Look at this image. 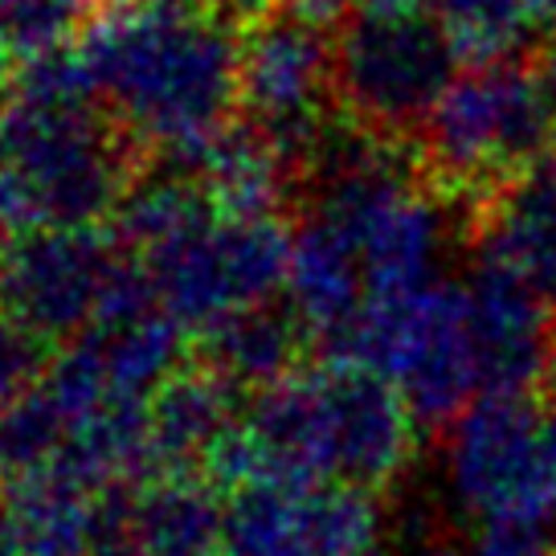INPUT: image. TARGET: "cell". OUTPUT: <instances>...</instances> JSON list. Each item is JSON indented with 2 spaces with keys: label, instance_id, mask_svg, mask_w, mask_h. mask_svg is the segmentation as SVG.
Instances as JSON below:
<instances>
[{
  "label": "cell",
  "instance_id": "6da1fadb",
  "mask_svg": "<svg viewBox=\"0 0 556 556\" xmlns=\"http://www.w3.org/2000/svg\"><path fill=\"white\" fill-rule=\"evenodd\" d=\"M417 451V421L377 372L336 361L291 372L245 401L242 421L205 463L217 491L245 486H377L397 483Z\"/></svg>",
  "mask_w": 556,
  "mask_h": 556
},
{
  "label": "cell",
  "instance_id": "7a4b0ae2",
  "mask_svg": "<svg viewBox=\"0 0 556 556\" xmlns=\"http://www.w3.org/2000/svg\"><path fill=\"white\" fill-rule=\"evenodd\" d=\"M78 50L106 111L164 152V168L185 173L229 127L242 41L197 0H123L94 17Z\"/></svg>",
  "mask_w": 556,
  "mask_h": 556
},
{
  "label": "cell",
  "instance_id": "3957f363",
  "mask_svg": "<svg viewBox=\"0 0 556 556\" xmlns=\"http://www.w3.org/2000/svg\"><path fill=\"white\" fill-rule=\"evenodd\" d=\"M115 127L90 106H0V201L25 229H94L131 189Z\"/></svg>",
  "mask_w": 556,
  "mask_h": 556
},
{
  "label": "cell",
  "instance_id": "277c9868",
  "mask_svg": "<svg viewBox=\"0 0 556 556\" xmlns=\"http://www.w3.org/2000/svg\"><path fill=\"white\" fill-rule=\"evenodd\" d=\"M556 123L536 70L470 62L421 127V156L446 189L500 192L544 164Z\"/></svg>",
  "mask_w": 556,
  "mask_h": 556
},
{
  "label": "cell",
  "instance_id": "5b68a950",
  "mask_svg": "<svg viewBox=\"0 0 556 556\" xmlns=\"http://www.w3.org/2000/svg\"><path fill=\"white\" fill-rule=\"evenodd\" d=\"M336 361H352L377 372L397 389L414 421L430 426H451L463 409L483 397L463 282H442L421 295L365 307Z\"/></svg>",
  "mask_w": 556,
  "mask_h": 556
},
{
  "label": "cell",
  "instance_id": "8992f818",
  "mask_svg": "<svg viewBox=\"0 0 556 556\" xmlns=\"http://www.w3.org/2000/svg\"><path fill=\"white\" fill-rule=\"evenodd\" d=\"M458 58L434 13L365 9L336 41V94L368 136L421 131L458 78Z\"/></svg>",
  "mask_w": 556,
  "mask_h": 556
},
{
  "label": "cell",
  "instance_id": "52a82bcc",
  "mask_svg": "<svg viewBox=\"0 0 556 556\" xmlns=\"http://www.w3.org/2000/svg\"><path fill=\"white\" fill-rule=\"evenodd\" d=\"M442 486L483 528H544L556 516L544 417L523 397L483 393L446 430Z\"/></svg>",
  "mask_w": 556,
  "mask_h": 556
},
{
  "label": "cell",
  "instance_id": "ba28073f",
  "mask_svg": "<svg viewBox=\"0 0 556 556\" xmlns=\"http://www.w3.org/2000/svg\"><path fill=\"white\" fill-rule=\"evenodd\" d=\"M295 229L278 217H217L180 245L139 258L156 282L160 307L185 331H208L226 315L275 303L287 291Z\"/></svg>",
  "mask_w": 556,
  "mask_h": 556
},
{
  "label": "cell",
  "instance_id": "9c48e42d",
  "mask_svg": "<svg viewBox=\"0 0 556 556\" xmlns=\"http://www.w3.org/2000/svg\"><path fill=\"white\" fill-rule=\"evenodd\" d=\"M336 94V46L324 29L291 13L250 25L238 62V103L254 131L270 139L291 168L328 139V103Z\"/></svg>",
  "mask_w": 556,
  "mask_h": 556
},
{
  "label": "cell",
  "instance_id": "30bf717a",
  "mask_svg": "<svg viewBox=\"0 0 556 556\" xmlns=\"http://www.w3.org/2000/svg\"><path fill=\"white\" fill-rule=\"evenodd\" d=\"M119 258L99 229H25L0 254V312L41 344H74L103 307Z\"/></svg>",
  "mask_w": 556,
  "mask_h": 556
},
{
  "label": "cell",
  "instance_id": "8fae6325",
  "mask_svg": "<svg viewBox=\"0 0 556 556\" xmlns=\"http://www.w3.org/2000/svg\"><path fill=\"white\" fill-rule=\"evenodd\" d=\"M381 511L352 486L258 483L229 495L222 556H381Z\"/></svg>",
  "mask_w": 556,
  "mask_h": 556
},
{
  "label": "cell",
  "instance_id": "7c38bea8",
  "mask_svg": "<svg viewBox=\"0 0 556 556\" xmlns=\"http://www.w3.org/2000/svg\"><path fill=\"white\" fill-rule=\"evenodd\" d=\"M483 393L523 397L553 368V312L516 275L479 258L463 282Z\"/></svg>",
  "mask_w": 556,
  "mask_h": 556
},
{
  "label": "cell",
  "instance_id": "4fadbf2b",
  "mask_svg": "<svg viewBox=\"0 0 556 556\" xmlns=\"http://www.w3.org/2000/svg\"><path fill=\"white\" fill-rule=\"evenodd\" d=\"M282 295L307 336L340 352L368 307L365 266L336 229L307 213L291 242V270Z\"/></svg>",
  "mask_w": 556,
  "mask_h": 556
},
{
  "label": "cell",
  "instance_id": "5bb4252c",
  "mask_svg": "<svg viewBox=\"0 0 556 556\" xmlns=\"http://www.w3.org/2000/svg\"><path fill=\"white\" fill-rule=\"evenodd\" d=\"M242 389L205 365H185L148 397V442L156 475H201L213 446L242 421Z\"/></svg>",
  "mask_w": 556,
  "mask_h": 556
},
{
  "label": "cell",
  "instance_id": "9a60e30c",
  "mask_svg": "<svg viewBox=\"0 0 556 556\" xmlns=\"http://www.w3.org/2000/svg\"><path fill=\"white\" fill-rule=\"evenodd\" d=\"M504 266L556 315V164L523 173L491 197L483 213V254Z\"/></svg>",
  "mask_w": 556,
  "mask_h": 556
},
{
  "label": "cell",
  "instance_id": "2e32d148",
  "mask_svg": "<svg viewBox=\"0 0 556 556\" xmlns=\"http://www.w3.org/2000/svg\"><path fill=\"white\" fill-rule=\"evenodd\" d=\"M103 491L66 467L0 486V536L17 556H90Z\"/></svg>",
  "mask_w": 556,
  "mask_h": 556
},
{
  "label": "cell",
  "instance_id": "e0dca14e",
  "mask_svg": "<svg viewBox=\"0 0 556 556\" xmlns=\"http://www.w3.org/2000/svg\"><path fill=\"white\" fill-rule=\"evenodd\" d=\"M180 176H189L205 189L217 217L250 222V217H275V208L287 197L291 164L250 123L245 127L229 123L222 136L208 139L192 156V164Z\"/></svg>",
  "mask_w": 556,
  "mask_h": 556
},
{
  "label": "cell",
  "instance_id": "ac0fdd59",
  "mask_svg": "<svg viewBox=\"0 0 556 556\" xmlns=\"http://www.w3.org/2000/svg\"><path fill=\"white\" fill-rule=\"evenodd\" d=\"M303 344L307 328L299 315L282 303H262L201 331V365L242 393H262L299 372Z\"/></svg>",
  "mask_w": 556,
  "mask_h": 556
},
{
  "label": "cell",
  "instance_id": "d6986e66",
  "mask_svg": "<svg viewBox=\"0 0 556 556\" xmlns=\"http://www.w3.org/2000/svg\"><path fill=\"white\" fill-rule=\"evenodd\" d=\"M185 336L189 331L164 307H156L131 319L90 324L74 344L87 352L111 393L148 401L160 384L185 368Z\"/></svg>",
  "mask_w": 556,
  "mask_h": 556
},
{
  "label": "cell",
  "instance_id": "ffe728a7",
  "mask_svg": "<svg viewBox=\"0 0 556 556\" xmlns=\"http://www.w3.org/2000/svg\"><path fill=\"white\" fill-rule=\"evenodd\" d=\"M213 222H217V208L208 205L205 189L189 176L164 168L127 189L123 205L115 208V238L131 245L136 258H152Z\"/></svg>",
  "mask_w": 556,
  "mask_h": 556
},
{
  "label": "cell",
  "instance_id": "44dd1931",
  "mask_svg": "<svg viewBox=\"0 0 556 556\" xmlns=\"http://www.w3.org/2000/svg\"><path fill=\"white\" fill-rule=\"evenodd\" d=\"M74 417L46 381L0 409V486L41 475L62 463Z\"/></svg>",
  "mask_w": 556,
  "mask_h": 556
},
{
  "label": "cell",
  "instance_id": "7402d4cb",
  "mask_svg": "<svg viewBox=\"0 0 556 556\" xmlns=\"http://www.w3.org/2000/svg\"><path fill=\"white\" fill-rule=\"evenodd\" d=\"M434 17L470 62H507L540 29L532 0H434Z\"/></svg>",
  "mask_w": 556,
  "mask_h": 556
},
{
  "label": "cell",
  "instance_id": "603a6c76",
  "mask_svg": "<svg viewBox=\"0 0 556 556\" xmlns=\"http://www.w3.org/2000/svg\"><path fill=\"white\" fill-rule=\"evenodd\" d=\"M94 25V0H0V41L25 62L78 46Z\"/></svg>",
  "mask_w": 556,
  "mask_h": 556
},
{
  "label": "cell",
  "instance_id": "cb8c5ba5",
  "mask_svg": "<svg viewBox=\"0 0 556 556\" xmlns=\"http://www.w3.org/2000/svg\"><path fill=\"white\" fill-rule=\"evenodd\" d=\"M13 83H17L13 99L41 103V106H90L99 99L87 58H83L78 46H66V50H53L21 62Z\"/></svg>",
  "mask_w": 556,
  "mask_h": 556
},
{
  "label": "cell",
  "instance_id": "d4e9b609",
  "mask_svg": "<svg viewBox=\"0 0 556 556\" xmlns=\"http://www.w3.org/2000/svg\"><path fill=\"white\" fill-rule=\"evenodd\" d=\"M41 356H46V344L0 312V409L41 381V372L50 365Z\"/></svg>",
  "mask_w": 556,
  "mask_h": 556
},
{
  "label": "cell",
  "instance_id": "484cf974",
  "mask_svg": "<svg viewBox=\"0 0 556 556\" xmlns=\"http://www.w3.org/2000/svg\"><path fill=\"white\" fill-rule=\"evenodd\" d=\"M463 556H556L544 528H483Z\"/></svg>",
  "mask_w": 556,
  "mask_h": 556
},
{
  "label": "cell",
  "instance_id": "4316f807",
  "mask_svg": "<svg viewBox=\"0 0 556 556\" xmlns=\"http://www.w3.org/2000/svg\"><path fill=\"white\" fill-rule=\"evenodd\" d=\"M287 4V13L299 21H307L315 29H328V25H340V21H352L356 13V4H365V0H282Z\"/></svg>",
  "mask_w": 556,
  "mask_h": 556
},
{
  "label": "cell",
  "instance_id": "83f0119b",
  "mask_svg": "<svg viewBox=\"0 0 556 556\" xmlns=\"http://www.w3.org/2000/svg\"><path fill=\"white\" fill-rule=\"evenodd\" d=\"M205 13H213V17H222L226 25H233V21H262L270 17L266 9H270V0H197Z\"/></svg>",
  "mask_w": 556,
  "mask_h": 556
},
{
  "label": "cell",
  "instance_id": "f1b7e54d",
  "mask_svg": "<svg viewBox=\"0 0 556 556\" xmlns=\"http://www.w3.org/2000/svg\"><path fill=\"white\" fill-rule=\"evenodd\" d=\"M540 87H544V99H548V111H553V123H556V34L548 41V50H544V62H540Z\"/></svg>",
  "mask_w": 556,
  "mask_h": 556
},
{
  "label": "cell",
  "instance_id": "f546056e",
  "mask_svg": "<svg viewBox=\"0 0 556 556\" xmlns=\"http://www.w3.org/2000/svg\"><path fill=\"white\" fill-rule=\"evenodd\" d=\"M365 4L377 13H426V9H434V0H365Z\"/></svg>",
  "mask_w": 556,
  "mask_h": 556
},
{
  "label": "cell",
  "instance_id": "4dcf8cb0",
  "mask_svg": "<svg viewBox=\"0 0 556 556\" xmlns=\"http://www.w3.org/2000/svg\"><path fill=\"white\" fill-rule=\"evenodd\" d=\"M544 438H548V467H553V491H556V405L544 414Z\"/></svg>",
  "mask_w": 556,
  "mask_h": 556
},
{
  "label": "cell",
  "instance_id": "1f68e13d",
  "mask_svg": "<svg viewBox=\"0 0 556 556\" xmlns=\"http://www.w3.org/2000/svg\"><path fill=\"white\" fill-rule=\"evenodd\" d=\"M536 4V25L540 29H553L556 34V0H532Z\"/></svg>",
  "mask_w": 556,
  "mask_h": 556
},
{
  "label": "cell",
  "instance_id": "d6a6232c",
  "mask_svg": "<svg viewBox=\"0 0 556 556\" xmlns=\"http://www.w3.org/2000/svg\"><path fill=\"white\" fill-rule=\"evenodd\" d=\"M9 58H13V53H9V46L0 41V90H4V83L13 78V70H9Z\"/></svg>",
  "mask_w": 556,
  "mask_h": 556
},
{
  "label": "cell",
  "instance_id": "836d02e7",
  "mask_svg": "<svg viewBox=\"0 0 556 556\" xmlns=\"http://www.w3.org/2000/svg\"><path fill=\"white\" fill-rule=\"evenodd\" d=\"M13 217H9V208H4V201H0V254H4V245H9V238H4V226H9Z\"/></svg>",
  "mask_w": 556,
  "mask_h": 556
},
{
  "label": "cell",
  "instance_id": "e575fe53",
  "mask_svg": "<svg viewBox=\"0 0 556 556\" xmlns=\"http://www.w3.org/2000/svg\"><path fill=\"white\" fill-rule=\"evenodd\" d=\"M0 556H17L13 548H9V544H4V536H0Z\"/></svg>",
  "mask_w": 556,
  "mask_h": 556
},
{
  "label": "cell",
  "instance_id": "d590c367",
  "mask_svg": "<svg viewBox=\"0 0 556 556\" xmlns=\"http://www.w3.org/2000/svg\"><path fill=\"white\" fill-rule=\"evenodd\" d=\"M438 556H446V553H438Z\"/></svg>",
  "mask_w": 556,
  "mask_h": 556
}]
</instances>
